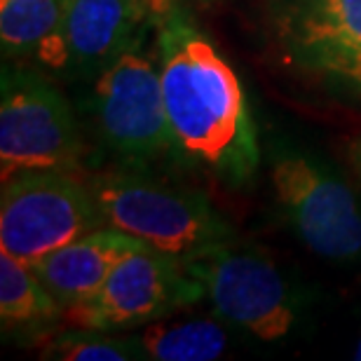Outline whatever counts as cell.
Listing matches in <instances>:
<instances>
[{
    "instance_id": "1",
    "label": "cell",
    "mask_w": 361,
    "mask_h": 361,
    "mask_svg": "<svg viewBox=\"0 0 361 361\" xmlns=\"http://www.w3.org/2000/svg\"><path fill=\"white\" fill-rule=\"evenodd\" d=\"M160 82L176 148L235 183L258 164L240 78L176 7L160 17Z\"/></svg>"
},
{
    "instance_id": "2",
    "label": "cell",
    "mask_w": 361,
    "mask_h": 361,
    "mask_svg": "<svg viewBox=\"0 0 361 361\" xmlns=\"http://www.w3.org/2000/svg\"><path fill=\"white\" fill-rule=\"evenodd\" d=\"M87 183L106 226L178 261L228 242L233 235L200 192L160 183L136 171H106L90 176Z\"/></svg>"
},
{
    "instance_id": "3",
    "label": "cell",
    "mask_w": 361,
    "mask_h": 361,
    "mask_svg": "<svg viewBox=\"0 0 361 361\" xmlns=\"http://www.w3.org/2000/svg\"><path fill=\"white\" fill-rule=\"evenodd\" d=\"M104 226L87 178L75 176V171L31 169L3 180L0 251L21 263H38Z\"/></svg>"
},
{
    "instance_id": "4",
    "label": "cell",
    "mask_w": 361,
    "mask_h": 361,
    "mask_svg": "<svg viewBox=\"0 0 361 361\" xmlns=\"http://www.w3.org/2000/svg\"><path fill=\"white\" fill-rule=\"evenodd\" d=\"M221 319L244 329L263 343L291 334L298 298L268 256L235 247L233 240L214 244L180 261Z\"/></svg>"
},
{
    "instance_id": "5",
    "label": "cell",
    "mask_w": 361,
    "mask_h": 361,
    "mask_svg": "<svg viewBox=\"0 0 361 361\" xmlns=\"http://www.w3.org/2000/svg\"><path fill=\"white\" fill-rule=\"evenodd\" d=\"M0 90L3 180L31 169L78 171L82 139L66 97L28 68H5Z\"/></svg>"
},
{
    "instance_id": "6",
    "label": "cell",
    "mask_w": 361,
    "mask_h": 361,
    "mask_svg": "<svg viewBox=\"0 0 361 361\" xmlns=\"http://www.w3.org/2000/svg\"><path fill=\"white\" fill-rule=\"evenodd\" d=\"M92 113L101 139L129 162H146L176 148L164 108L160 66L143 49V35L97 75Z\"/></svg>"
},
{
    "instance_id": "7",
    "label": "cell",
    "mask_w": 361,
    "mask_h": 361,
    "mask_svg": "<svg viewBox=\"0 0 361 361\" xmlns=\"http://www.w3.org/2000/svg\"><path fill=\"white\" fill-rule=\"evenodd\" d=\"M204 298L185 265L153 247L136 249L115 263L99 291L63 312L71 326L120 331L164 319Z\"/></svg>"
},
{
    "instance_id": "8",
    "label": "cell",
    "mask_w": 361,
    "mask_h": 361,
    "mask_svg": "<svg viewBox=\"0 0 361 361\" xmlns=\"http://www.w3.org/2000/svg\"><path fill=\"white\" fill-rule=\"evenodd\" d=\"M272 185L295 233L314 254L329 261H355L361 254V209L348 185L298 155L277 160Z\"/></svg>"
},
{
    "instance_id": "9",
    "label": "cell",
    "mask_w": 361,
    "mask_h": 361,
    "mask_svg": "<svg viewBox=\"0 0 361 361\" xmlns=\"http://www.w3.org/2000/svg\"><path fill=\"white\" fill-rule=\"evenodd\" d=\"M148 14V0H66L59 26L35 59L63 75H99L139 38Z\"/></svg>"
},
{
    "instance_id": "10",
    "label": "cell",
    "mask_w": 361,
    "mask_h": 361,
    "mask_svg": "<svg viewBox=\"0 0 361 361\" xmlns=\"http://www.w3.org/2000/svg\"><path fill=\"white\" fill-rule=\"evenodd\" d=\"M277 28L302 66L322 71L361 52V0H281Z\"/></svg>"
},
{
    "instance_id": "11",
    "label": "cell",
    "mask_w": 361,
    "mask_h": 361,
    "mask_svg": "<svg viewBox=\"0 0 361 361\" xmlns=\"http://www.w3.org/2000/svg\"><path fill=\"white\" fill-rule=\"evenodd\" d=\"M143 247L148 244L118 228L104 226L40 258L31 270L66 312L99 291L120 258Z\"/></svg>"
},
{
    "instance_id": "12",
    "label": "cell",
    "mask_w": 361,
    "mask_h": 361,
    "mask_svg": "<svg viewBox=\"0 0 361 361\" xmlns=\"http://www.w3.org/2000/svg\"><path fill=\"white\" fill-rule=\"evenodd\" d=\"M139 343L146 359L155 361H212L228 348V331L216 319L150 322Z\"/></svg>"
},
{
    "instance_id": "13",
    "label": "cell",
    "mask_w": 361,
    "mask_h": 361,
    "mask_svg": "<svg viewBox=\"0 0 361 361\" xmlns=\"http://www.w3.org/2000/svg\"><path fill=\"white\" fill-rule=\"evenodd\" d=\"M59 314H63L61 305L31 265L0 251V319L5 326H28Z\"/></svg>"
},
{
    "instance_id": "14",
    "label": "cell",
    "mask_w": 361,
    "mask_h": 361,
    "mask_svg": "<svg viewBox=\"0 0 361 361\" xmlns=\"http://www.w3.org/2000/svg\"><path fill=\"white\" fill-rule=\"evenodd\" d=\"M66 0H0V40L5 56H35L56 31Z\"/></svg>"
},
{
    "instance_id": "15",
    "label": "cell",
    "mask_w": 361,
    "mask_h": 361,
    "mask_svg": "<svg viewBox=\"0 0 361 361\" xmlns=\"http://www.w3.org/2000/svg\"><path fill=\"white\" fill-rule=\"evenodd\" d=\"M111 331L80 329L71 334H59L45 345L42 357L47 359H68V361H127L146 359L139 336L136 338H113Z\"/></svg>"
},
{
    "instance_id": "16",
    "label": "cell",
    "mask_w": 361,
    "mask_h": 361,
    "mask_svg": "<svg viewBox=\"0 0 361 361\" xmlns=\"http://www.w3.org/2000/svg\"><path fill=\"white\" fill-rule=\"evenodd\" d=\"M319 73L334 75V78H338V80H345V82L355 85V87L361 90V52L329 63V66H324Z\"/></svg>"
},
{
    "instance_id": "17",
    "label": "cell",
    "mask_w": 361,
    "mask_h": 361,
    "mask_svg": "<svg viewBox=\"0 0 361 361\" xmlns=\"http://www.w3.org/2000/svg\"><path fill=\"white\" fill-rule=\"evenodd\" d=\"M174 3H176V0H148L150 14H155V17L160 19V17H164L167 12L174 10Z\"/></svg>"
},
{
    "instance_id": "18",
    "label": "cell",
    "mask_w": 361,
    "mask_h": 361,
    "mask_svg": "<svg viewBox=\"0 0 361 361\" xmlns=\"http://www.w3.org/2000/svg\"><path fill=\"white\" fill-rule=\"evenodd\" d=\"M355 359L361 361V338H359V343H357V348H355Z\"/></svg>"
},
{
    "instance_id": "19",
    "label": "cell",
    "mask_w": 361,
    "mask_h": 361,
    "mask_svg": "<svg viewBox=\"0 0 361 361\" xmlns=\"http://www.w3.org/2000/svg\"><path fill=\"white\" fill-rule=\"evenodd\" d=\"M357 162H359V169H361V139L357 143Z\"/></svg>"
},
{
    "instance_id": "20",
    "label": "cell",
    "mask_w": 361,
    "mask_h": 361,
    "mask_svg": "<svg viewBox=\"0 0 361 361\" xmlns=\"http://www.w3.org/2000/svg\"><path fill=\"white\" fill-rule=\"evenodd\" d=\"M148 7H150V5H148Z\"/></svg>"
}]
</instances>
